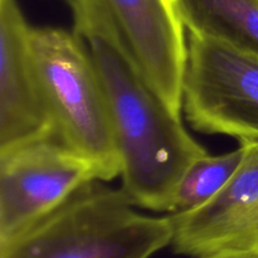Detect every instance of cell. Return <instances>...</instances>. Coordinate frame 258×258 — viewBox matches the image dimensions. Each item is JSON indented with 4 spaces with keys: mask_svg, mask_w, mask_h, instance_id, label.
<instances>
[{
    "mask_svg": "<svg viewBox=\"0 0 258 258\" xmlns=\"http://www.w3.org/2000/svg\"><path fill=\"white\" fill-rule=\"evenodd\" d=\"M72 30L96 68L121 158V190L139 209L169 213L181 176L208 151L155 92L112 20L70 0Z\"/></svg>",
    "mask_w": 258,
    "mask_h": 258,
    "instance_id": "cell-1",
    "label": "cell"
},
{
    "mask_svg": "<svg viewBox=\"0 0 258 258\" xmlns=\"http://www.w3.org/2000/svg\"><path fill=\"white\" fill-rule=\"evenodd\" d=\"M171 239L170 217L141 213L121 188L92 180L0 242V258H151Z\"/></svg>",
    "mask_w": 258,
    "mask_h": 258,
    "instance_id": "cell-2",
    "label": "cell"
},
{
    "mask_svg": "<svg viewBox=\"0 0 258 258\" xmlns=\"http://www.w3.org/2000/svg\"><path fill=\"white\" fill-rule=\"evenodd\" d=\"M32 49L55 134L96 166L100 180L120 178L121 158L105 93L73 30L33 27Z\"/></svg>",
    "mask_w": 258,
    "mask_h": 258,
    "instance_id": "cell-3",
    "label": "cell"
},
{
    "mask_svg": "<svg viewBox=\"0 0 258 258\" xmlns=\"http://www.w3.org/2000/svg\"><path fill=\"white\" fill-rule=\"evenodd\" d=\"M181 112L197 133L258 140V58L188 33Z\"/></svg>",
    "mask_w": 258,
    "mask_h": 258,
    "instance_id": "cell-4",
    "label": "cell"
},
{
    "mask_svg": "<svg viewBox=\"0 0 258 258\" xmlns=\"http://www.w3.org/2000/svg\"><path fill=\"white\" fill-rule=\"evenodd\" d=\"M100 180L96 166L57 135L0 150V242L12 238Z\"/></svg>",
    "mask_w": 258,
    "mask_h": 258,
    "instance_id": "cell-5",
    "label": "cell"
},
{
    "mask_svg": "<svg viewBox=\"0 0 258 258\" xmlns=\"http://www.w3.org/2000/svg\"><path fill=\"white\" fill-rule=\"evenodd\" d=\"M243 158L229 183L208 204L169 214L176 254L206 258L227 251L258 254V140L238 143Z\"/></svg>",
    "mask_w": 258,
    "mask_h": 258,
    "instance_id": "cell-6",
    "label": "cell"
},
{
    "mask_svg": "<svg viewBox=\"0 0 258 258\" xmlns=\"http://www.w3.org/2000/svg\"><path fill=\"white\" fill-rule=\"evenodd\" d=\"M68 2V0H67ZM102 10L161 100L178 116L188 33L171 0H75Z\"/></svg>",
    "mask_w": 258,
    "mask_h": 258,
    "instance_id": "cell-7",
    "label": "cell"
},
{
    "mask_svg": "<svg viewBox=\"0 0 258 258\" xmlns=\"http://www.w3.org/2000/svg\"><path fill=\"white\" fill-rule=\"evenodd\" d=\"M17 0H0V150L55 134Z\"/></svg>",
    "mask_w": 258,
    "mask_h": 258,
    "instance_id": "cell-8",
    "label": "cell"
},
{
    "mask_svg": "<svg viewBox=\"0 0 258 258\" xmlns=\"http://www.w3.org/2000/svg\"><path fill=\"white\" fill-rule=\"evenodd\" d=\"M186 33L258 58V0H171Z\"/></svg>",
    "mask_w": 258,
    "mask_h": 258,
    "instance_id": "cell-9",
    "label": "cell"
},
{
    "mask_svg": "<svg viewBox=\"0 0 258 258\" xmlns=\"http://www.w3.org/2000/svg\"><path fill=\"white\" fill-rule=\"evenodd\" d=\"M243 153V146L238 145L229 153L207 154L194 161L181 176L170 214L193 212L216 198L237 171Z\"/></svg>",
    "mask_w": 258,
    "mask_h": 258,
    "instance_id": "cell-10",
    "label": "cell"
},
{
    "mask_svg": "<svg viewBox=\"0 0 258 258\" xmlns=\"http://www.w3.org/2000/svg\"><path fill=\"white\" fill-rule=\"evenodd\" d=\"M206 258H258L257 253L252 252H243V251H227L216 253L213 256H209Z\"/></svg>",
    "mask_w": 258,
    "mask_h": 258,
    "instance_id": "cell-11",
    "label": "cell"
}]
</instances>
